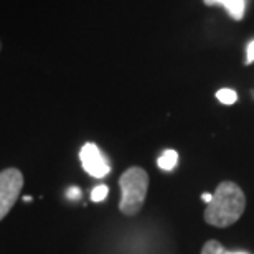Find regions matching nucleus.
Instances as JSON below:
<instances>
[{
    "label": "nucleus",
    "instance_id": "nucleus-1",
    "mask_svg": "<svg viewBox=\"0 0 254 254\" xmlns=\"http://www.w3.org/2000/svg\"><path fill=\"white\" fill-rule=\"evenodd\" d=\"M246 208L245 191L236 185L235 182H221L216 187L215 193L210 203H206V208L203 211L205 221L208 225L216 228L231 226L240 220Z\"/></svg>",
    "mask_w": 254,
    "mask_h": 254
},
{
    "label": "nucleus",
    "instance_id": "nucleus-2",
    "mask_svg": "<svg viewBox=\"0 0 254 254\" xmlns=\"http://www.w3.org/2000/svg\"><path fill=\"white\" fill-rule=\"evenodd\" d=\"M121 201L119 210L123 215L134 216L144 206L147 190H149V175L140 167H130L119 179Z\"/></svg>",
    "mask_w": 254,
    "mask_h": 254
},
{
    "label": "nucleus",
    "instance_id": "nucleus-3",
    "mask_svg": "<svg viewBox=\"0 0 254 254\" xmlns=\"http://www.w3.org/2000/svg\"><path fill=\"white\" fill-rule=\"evenodd\" d=\"M23 189V175L18 169H5L0 172V220L12 210Z\"/></svg>",
    "mask_w": 254,
    "mask_h": 254
},
{
    "label": "nucleus",
    "instance_id": "nucleus-4",
    "mask_svg": "<svg viewBox=\"0 0 254 254\" xmlns=\"http://www.w3.org/2000/svg\"><path fill=\"white\" fill-rule=\"evenodd\" d=\"M79 159H81V165H83L84 172L89 174L91 177L103 179V177H106L111 172L108 160L101 154L99 147L93 144V142H88V144L83 145V149L79 152Z\"/></svg>",
    "mask_w": 254,
    "mask_h": 254
},
{
    "label": "nucleus",
    "instance_id": "nucleus-5",
    "mask_svg": "<svg viewBox=\"0 0 254 254\" xmlns=\"http://www.w3.org/2000/svg\"><path fill=\"white\" fill-rule=\"evenodd\" d=\"M205 3L223 5V7L228 10V13L231 15V18H235V20H243V17H245V8H246L245 0H205Z\"/></svg>",
    "mask_w": 254,
    "mask_h": 254
},
{
    "label": "nucleus",
    "instance_id": "nucleus-6",
    "mask_svg": "<svg viewBox=\"0 0 254 254\" xmlns=\"http://www.w3.org/2000/svg\"><path fill=\"white\" fill-rule=\"evenodd\" d=\"M177 162H179V154H177L174 149H167L164 154L159 157L157 165H159V169H162V170L170 172L177 167Z\"/></svg>",
    "mask_w": 254,
    "mask_h": 254
},
{
    "label": "nucleus",
    "instance_id": "nucleus-7",
    "mask_svg": "<svg viewBox=\"0 0 254 254\" xmlns=\"http://www.w3.org/2000/svg\"><path fill=\"white\" fill-rule=\"evenodd\" d=\"M201 254H248V253H243V251H228L220 241L210 240V241L205 243V246H203V250H201Z\"/></svg>",
    "mask_w": 254,
    "mask_h": 254
},
{
    "label": "nucleus",
    "instance_id": "nucleus-8",
    "mask_svg": "<svg viewBox=\"0 0 254 254\" xmlns=\"http://www.w3.org/2000/svg\"><path fill=\"white\" fill-rule=\"evenodd\" d=\"M216 99L220 101V103H223V104L231 106V104H235L238 101V94H236V91L225 88V89H220L216 93Z\"/></svg>",
    "mask_w": 254,
    "mask_h": 254
},
{
    "label": "nucleus",
    "instance_id": "nucleus-9",
    "mask_svg": "<svg viewBox=\"0 0 254 254\" xmlns=\"http://www.w3.org/2000/svg\"><path fill=\"white\" fill-rule=\"evenodd\" d=\"M108 193H109V189L106 185H98V187H94L93 191H91V200L96 201V203H99V201H103L106 196H108Z\"/></svg>",
    "mask_w": 254,
    "mask_h": 254
},
{
    "label": "nucleus",
    "instance_id": "nucleus-10",
    "mask_svg": "<svg viewBox=\"0 0 254 254\" xmlns=\"http://www.w3.org/2000/svg\"><path fill=\"white\" fill-rule=\"evenodd\" d=\"M66 195H68L69 200H78V198L81 196V190L76 189V187H73V189L68 190V193H66Z\"/></svg>",
    "mask_w": 254,
    "mask_h": 254
},
{
    "label": "nucleus",
    "instance_id": "nucleus-11",
    "mask_svg": "<svg viewBox=\"0 0 254 254\" xmlns=\"http://www.w3.org/2000/svg\"><path fill=\"white\" fill-rule=\"evenodd\" d=\"M254 62V40L253 42L248 45V58H246V63L250 64V63H253Z\"/></svg>",
    "mask_w": 254,
    "mask_h": 254
},
{
    "label": "nucleus",
    "instance_id": "nucleus-12",
    "mask_svg": "<svg viewBox=\"0 0 254 254\" xmlns=\"http://www.w3.org/2000/svg\"><path fill=\"white\" fill-rule=\"evenodd\" d=\"M201 198H203V201L210 203V201H211V198H213V195H211V193H203Z\"/></svg>",
    "mask_w": 254,
    "mask_h": 254
},
{
    "label": "nucleus",
    "instance_id": "nucleus-13",
    "mask_svg": "<svg viewBox=\"0 0 254 254\" xmlns=\"http://www.w3.org/2000/svg\"><path fill=\"white\" fill-rule=\"evenodd\" d=\"M0 50H2V43H0Z\"/></svg>",
    "mask_w": 254,
    "mask_h": 254
}]
</instances>
